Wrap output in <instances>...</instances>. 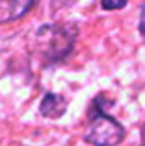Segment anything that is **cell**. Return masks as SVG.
I'll return each instance as SVG.
<instances>
[{"label":"cell","instance_id":"obj_6","mask_svg":"<svg viewBox=\"0 0 145 146\" xmlns=\"http://www.w3.org/2000/svg\"><path fill=\"white\" fill-rule=\"evenodd\" d=\"M140 32H142V35H145V4L142 7V17H140Z\"/></svg>","mask_w":145,"mask_h":146},{"label":"cell","instance_id":"obj_1","mask_svg":"<svg viewBox=\"0 0 145 146\" xmlns=\"http://www.w3.org/2000/svg\"><path fill=\"white\" fill-rule=\"evenodd\" d=\"M76 28L71 24L41 26L34 35V50L48 61H60L75 46Z\"/></svg>","mask_w":145,"mask_h":146},{"label":"cell","instance_id":"obj_7","mask_svg":"<svg viewBox=\"0 0 145 146\" xmlns=\"http://www.w3.org/2000/svg\"><path fill=\"white\" fill-rule=\"evenodd\" d=\"M142 146H145V126H143V131H142Z\"/></svg>","mask_w":145,"mask_h":146},{"label":"cell","instance_id":"obj_2","mask_svg":"<svg viewBox=\"0 0 145 146\" xmlns=\"http://www.w3.org/2000/svg\"><path fill=\"white\" fill-rule=\"evenodd\" d=\"M125 137V128L112 118L108 113L99 109L97 104H91L89 126L86 129L84 139L93 146H117Z\"/></svg>","mask_w":145,"mask_h":146},{"label":"cell","instance_id":"obj_4","mask_svg":"<svg viewBox=\"0 0 145 146\" xmlns=\"http://www.w3.org/2000/svg\"><path fill=\"white\" fill-rule=\"evenodd\" d=\"M67 111V100L58 93H47L39 104V113L47 118H60Z\"/></svg>","mask_w":145,"mask_h":146},{"label":"cell","instance_id":"obj_5","mask_svg":"<svg viewBox=\"0 0 145 146\" xmlns=\"http://www.w3.org/2000/svg\"><path fill=\"white\" fill-rule=\"evenodd\" d=\"M127 2L128 0H101L104 9H119V7H123Z\"/></svg>","mask_w":145,"mask_h":146},{"label":"cell","instance_id":"obj_3","mask_svg":"<svg viewBox=\"0 0 145 146\" xmlns=\"http://www.w3.org/2000/svg\"><path fill=\"white\" fill-rule=\"evenodd\" d=\"M36 0H0V24L21 19Z\"/></svg>","mask_w":145,"mask_h":146}]
</instances>
